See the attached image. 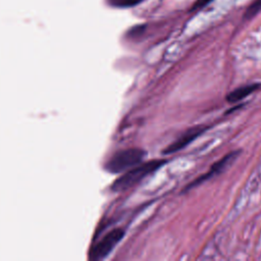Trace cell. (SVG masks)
I'll return each instance as SVG.
<instances>
[{
    "label": "cell",
    "instance_id": "cell-1",
    "mask_svg": "<svg viewBox=\"0 0 261 261\" xmlns=\"http://www.w3.org/2000/svg\"><path fill=\"white\" fill-rule=\"evenodd\" d=\"M167 161L165 159H154L144 163H139L136 166L124 171L111 186L113 192H123L134 186L141 182L145 177L155 172L161 166H163Z\"/></svg>",
    "mask_w": 261,
    "mask_h": 261
},
{
    "label": "cell",
    "instance_id": "cell-2",
    "mask_svg": "<svg viewBox=\"0 0 261 261\" xmlns=\"http://www.w3.org/2000/svg\"><path fill=\"white\" fill-rule=\"evenodd\" d=\"M146 156V151L141 148L120 150L107 161L105 168L110 173H121L141 163Z\"/></svg>",
    "mask_w": 261,
    "mask_h": 261
},
{
    "label": "cell",
    "instance_id": "cell-3",
    "mask_svg": "<svg viewBox=\"0 0 261 261\" xmlns=\"http://www.w3.org/2000/svg\"><path fill=\"white\" fill-rule=\"evenodd\" d=\"M124 233L125 231L122 228H114L109 231L92 248L90 252V258L92 260L104 259L122 240Z\"/></svg>",
    "mask_w": 261,
    "mask_h": 261
},
{
    "label": "cell",
    "instance_id": "cell-4",
    "mask_svg": "<svg viewBox=\"0 0 261 261\" xmlns=\"http://www.w3.org/2000/svg\"><path fill=\"white\" fill-rule=\"evenodd\" d=\"M239 154H240V150H237V151H232V152L227 153L224 157H222L221 159H219L218 161H216L214 164H212L211 167L209 168V170H208L206 173H204V174L198 176V177L195 178L191 184H189V185L186 187L185 191L194 189V188H196L197 186L203 184L204 181H207L209 178H211V177H213V176H215V175H218L219 173H221L222 171H224V170L238 158Z\"/></svg>",
    "mask_w": 261,
    "mask_h": 261
},
{
    "label": "cell",
    "instance_id": "cell-5",
    "mask_svg": "<svg viewBox=\"0 0 261 261\" xmlns=\"http://www.w3.org/2000/svg\"><path fill=\"white\" fill-rule=\"evenodd\" d=\"M208 128L207 125H195L189 129H187L180 137H178L173 143L169 144L164 150L163 154H172L175 152H178L186 148L189 144H191L193 141H195L199 136H201L206 129Z\"/></svg>",
    "mask_w": 261,
    "mask_h": 261
},
{
    "label": "cell",
    "instance_id": "cell-6",
    "mask_svg": "<svg viewBox=\"0 0 261 261\" xmlns=\"http://www.w3.org/2000/svg\"><path fill=\"white\" fill-rule=\"evenodd\" d=\"M260 87L259 84H250V85H245L242 87H239L237 89H234L233 91H231L229 94H227L226 96V100L229 103H236L239 102L243 99H245L246 97H248L249 95H251L253 92H255L258 88Z\"/></svg>",
    "mask_w": 261,
    "mask_h": 261
},
{
    "label": "cell",
    "instance_id": "cell-7",
    "mask_svg": "<svg viewBox=\"0 0 261 261\" xmlns=\"http://www.w3.org/2000/svg\"><path fill=\"white\" fill-rule=\"evenodd\" d=\"M261 10V0H254L251 5L247 8L245 14H244V18L245 19H251L252 17H254L256 14H258Z\"/></svg>",
    "mask_w": 261,
    "mask_h": 261
},
{
    "label": "cell",
    "instance_id": "cell-8",
    "mask_svg": "<svg viewBox=\"0 0 261 261\" xmlns=\"http://www.w3.org/2000/svg\"><path fill=\"white\" fill-rule=\"evenodd\" d=\"M142 0H108L109 4L114 7H132L140 3Z\"/></svg>",
    "mask_w": 261,
    "mask_h": 261
},
{
    "label": "cell",
    "instance_id": "cell-9",
    "mask_svg": "<svg viewBox=\"0 0 261 261\" xmlns=\"http://www.w3.org/2000/svg\"><path fill=\"white\" fill-rule=\"evenodd\" d=\"M145 30H146V25H144V24L136 25V27H134V28H132V29L129 30L127 36H128V38H130V39H136V38L142 36L143 33L145 32Z\"/></svg>",
    "mask_w": 261,
    "mask_h": 261
},
{
    "label": "cell",
    "instance_id": "cell-10",
    "mask_svg": "<svg viewBox=\"0 0 261 261\" xmlns=\"http://www.w3.org/2000/svg\"><path fill=\"white\" fill-rule=\"evenodd\" d=\"M211 1H213V0H197V1L194 3V5H193V7L191 8V10L195 11V10L201 9V8L205 7L207 4H209Z\"/></svg>",
    "mask_w": 261,
    "mask_h": 261
}]
</instances>
